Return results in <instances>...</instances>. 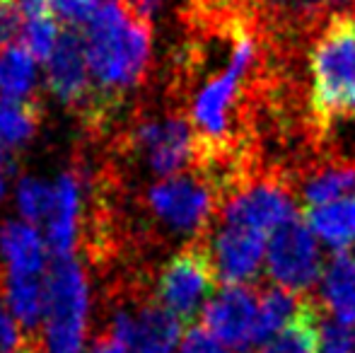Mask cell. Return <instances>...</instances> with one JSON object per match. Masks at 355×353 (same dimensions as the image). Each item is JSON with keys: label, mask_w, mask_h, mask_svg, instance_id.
Segmentation results:
<instances>
[{"label": "cell", "mask_w": 355, "mask_h": 353, "mask_svg": "<svg viewBox=\"0 0 355 353\" xmlns=\"http://www.w3.org/2000/svg\"><path fill=\"white\" fill-rule=\"evenodd\" d=\"M92 87L112 104L143 80L153 56L148 19L126 0H102L85 32Z\"/></svg>", "instance_id": "cell-1"}, {"label": "cell", "mask_w": 355, "mask_h": 353, "mask_svg": "<svg viewBox=\"0 0 355 353\" xmlns=\"http://www.w3.org/2000/svg\"><path fill=\"white\" fill-rule=\"evenodd\" d=\"M309 112L319 128L355 117V10L331 15L309 49Z\"/></svg>", "instance_id": "cell-2"}, {"label": "cell", "mask_w": 355, "mask_h": 353, "mask_svg": "<svg viewBox=\"0 0 355 353\" xmlns=\"http://www.w3.org/2000/svg\"><path fill=\"white\" fill-rule=\"evenodd\" d=\"M89 322V288L75 257H58L46 273L42 353H83Z\"/></svg>", "instance_id": "cell-3"}, {"label": "cell", "mask_w": 355, "mask_h": 353, "mask_svg": "<svg viewBox=\"0 0 355 353\" xmlns=\"http://www.w3.org/2000/svg\"><path fill=\"white\" fill-rule=\"evenodd\" d=\"M215 281L218 273H215L211 245H206L203 237H196L164 264L155 298L174 317L191 322L211 300Z\"/></svg>", "instance_id": "cell-4"}, {"label": "cell", "mask_w": 355, "mask_h": 353, "mask_svg": "<svg viewBox=\"0 0 355 353\" xmlns=\"http://www.w3.org/2000/svg\"><path fill=\"white\" fill-rule=\"evenodd\" d=\"M257 58V42L247 29H237L232 42L230 63L218 78H213L196 94L191 107V121L201 131L206 146L223 143L230 133V109L239 97V87Z\"/></svg>", "instance_id": "cell-5"}, {"label": "cell", "mask_w": 355, "mask_h": 353, "mask_svg": "<svg viewBox=\"0 0 355 353\" xmlns=\"http://www.w3.org/2000/svg\"><path fill=\"white\" fill-rule=\"evenodd\" d=\"M148 206L172 232L201 237L215 216L218 191L211 179L191 175L164 177L148 191Z\"/></svg>", "instance_id": "cell-6"}, {"label": "cell", "mask_w": 355, "mask_h": 353, "mask_svg": "<svg viewBox=\"0 0 355 353\" xmlns=\"http://www.w3.org/2000/svg\"><path fill=\"white\" fill-rule=\"evenodd\" d=\"M266 273L278 288L290 293H307L322 276V252L317 235L309 230L300 213L283 221L268 235Z\"/></svg>", "instance_id": "cell-7"}, {"label": "cell", "mask_w": 355, "mask_h": 353, "mask_svg": "<svg viewBox=\"0 0 355 353\" xmlns=\"http://www.w3.org/2000/svg\"><path fill=\"white\" fill-rule=\"evenodd\" d=\"M295 213L297 208L288 184L278 177H259L244 187H234V191L223 203L220 218L223 223L249 225L271 235Z\"/></svg>", "instance_id": "cell-8"}, {"label": "cell", "mask_w": 355, "mask_h": 353, "mask_svg": "<svg viewBox=\"0 0 355 353\" xmlns=\"http://www.w3.org/2000/svg\"><path fill=\"white\" fill-rule=\"evenodd\" d=\"M259 288L223 286L201 310L203 327L213 332L227 349L247 353L257 349Z\"/></svg>", "instance_id": "cell-9"}, {"label": "cell", "mask_w": 355, "mask_h": 353, "mask_svg": "<svg viewBox=\"0 0 355 353\" xmlns=\"http://www.w3.org/2000/svg\"><path fill=\"white\" fill-rule=\"evenodd\" d=\"M109 334L128 353H177L182 341V320L159 302H136L112 317Z\"/></svg>", "instance_id": "cell-10"}, {"label": "cell", "mask_w": 355, "mask_h": 353, "mask_svg": "<svg viewBox=\"0 0 355 353\" xmlns=\"http://www.w3.org/2000/svg\"><path fill=\"white\" fill-rule=\"evenodd\" d=\"M136 148L145 155L148 167L157 177H177L203 153V141H196L184 119L169 117L145 121L136 131Z\"/></svg>", "instance_id": "cell-11"}, {"label": "cell", "mask_w": 355, "mask_h": 353, "mask_svg": "<svg viewBox=\"0 0 355 353\" xmlns=\"http://www.w3.org/2000/svg\"><path fill=\"white\" fill-rule=\"evenodd\" d=\"M266 232L237 223H223L213 235L211 255L218 281L225 286H247L266 257Z\"/></svg>", "instance_id": "cell-12"}, {"label": "cell", "mask_w": 355, "mask_h": 353, "mask_svg": "<svg viewBox=\"0 0 355 353\" xmlns=\"http://www.w3.org/2000/svg\"><path fill=\"white\" fill-rule=\"evenodd\" d=\"M46 63L49 89L68 107H83L94 89L92 76H89L87 49H85V34L78 27L61 32V39Z\"/></svg>", "instance_id": "cell-13"}, {"label": "cell", "mask_w": 355, "mask_h": 353, "mask_svg": "<svg viewBox=\"0 0 355 353\" xmlns=\"http://www.w3.org/2000/svg\"><path fill=\"white\" fill-rule=\"evenodd\" d=\"M49 245L42 232L27 221H8L0 227V257L8 273L44 276L49 264Z\"/></svg>", "instance_id": "cell-14"}, {"label": "cell", "mask_w": 355, "mask_h": 353, "mask_svg": "<svg viewBox=\"0 0 355 353\" xmlns=\"http://www.w3.org/2000/svg\"><path fill=\"white\" fill-rule=\"evenodd\" d=\"M53 208L46 218V245L53 259L73 257L80 221V182L75 172H63L56 182Z\"/></svg>", "instance_id": "cell-15"}, {"label": "cell", "mask_w": 355, "mask_h": 353, "mask_svg": "<svg viewBox=\"0 0 355 353\" xmlns=\"http://www.w3.org/2000/svg\"><path fill=\"white\" fill-rule=\"evenodd\" d=\"M322 300L331 320L355 327V255L336 252L322 273Z\"/></svg>", "instance_id": "cell-16"}, {"label": "cell", "mask_w": 355, "mask_h": 353, "mask_svg": "<svg viewBox=\"0 0 355 353\" xmlns=\"http://www.w3.org/2000/svg\"><path fill=\"white\" fill-rule=\"evenodd\" d=\"M322 344V312L312 298L302 295L293 320L263 344L259 353H319Z\"/></svg>", "instance_id": "cell-17"}, {"label": "cell", "mask_w": 355, "mask_h": 353, "mask_svg": "<svg viewBox=\"0 0 355 353\" xmlns=\"http://www.w3.org/2000/svg\"><path fill=\"white\" fill-rule=\"evenodd\" d=\"M302 218L309 230L336 252H343L355 242V196L338 198L327 206L302 208Z\"/></svg>", "instance_id": "cell-18"}, {"label": "cell", "mask_w": 355, "mask_h": 353, "mask_svg": "<svg viewBox=\"0 0 355 353\" xmlns=\"http://www.w3.org/2000/svg\"><path fill=\"white\" fill-rule=\"evenodd\" d=\"M302 208H317L355 196V162H327L314 167L300 184Z\"/></svg>", "instance_id": "cell-19"}, {"label": "cell", "mask_w": 355, "mask_h": 353, "mask_svg": "<svg viewBox=\"0 0 355 353\" xmlns=\"http://www.w3.org/2000/svg\"><path fill=\"white\" fill-rule=\"evenodd\" d=\"M5 302L15 322H19L27 332H37L46 317V278L8 273Z\"/></svg>", "instance_id": "cell-20"}, {"label": "cell", "mask_w": 355, "mask_h": 353, "mask_svg": "<svg viewBox=\"0 0 355 353\" xmlns=\"http://www.w3.org/2000/svg\"><path fill=\"white\" fill-rule=\"evenodd\" d=\"M37 78V58L24 44L0 46V94L10 99H29Z\"/></svg>", "instance_id": "cell-21"}, {"label": "cell", "mask_w": 355, "mask_h": 353, "mask_svg": "<svg viewBox=\"0 0 355 353\" xmlns=\"http://www.w3.org/2000/svg\"><path fill=\"white\" fill-rule=\"evenodd\" d=\"M304 293H290L285 288H266L259 293V317H257V349L273 339L278 332L293 320Z\"/></svg>", "instance_id": "cell-22"}, {"label": "cell", "mask_w": 355, "mask_h": 353, "mask_svg": "<svg viewBox=\"0 0 355 353\" xmlns=\"http://www.w3.org/2000/svg\"><path fill=\"white\" fill-rule=\"evenodd\" d=\"M39 126V109L32 99L0 94V153L22 148Z\"/></svg>", "instance_id": "cell-23"}, {"label": "cell", "mask_w": 355, "mask_h": 353, "mask_svg": "<svg viewBox=\"0 0 355 353\" xmlns=\"http://www.w3.org/2000/svg\"><path fill=\"white\" fill-rule=\"evenodd\" d=\"M53 196H56V189L37 177H24L17 184V193H15L19 213L32 225L49 218V213L53 208Z\"/></svg>", "instance_id": "cell-24"}, {"label": "cell", "mask_w": 355, "mask_h": 353, "mask_svg": "<svg viewBox=\"0 0 355 353\" xmlns=\"http://www.w3.org/2000/svg\"><path fill=\"white\" fill-rule=\"evenodd\" d=\"M319 353H355V327L336 320H322Z\"/></svg>", "instance_id": "cell-25"}, {"label": "cell", "mask_w": 355, "mask_h": 353, "mask_svg": "<svg viewBox=\"0 0 355 353\" xmlns=\"http://www.w3.org/2000/svg\"><path fill=\"white\" fill-rule=\"evenodd\" d=\"M49 5L56 17H61L71 27H78V24H87L94 17L102 0H49Z\"/></svg>", "instance_id": "cell-26"}, {"label": "cell", "mask_w": 355, "mask_h": 353, "mask_svg": "<svg viewBox=\"0 0 355 353\" xmlns=\"http://www.w3.org/2000/svg\"><path fill=\"white\" fill-rule=\"evenodd\" d=\"M177 353H230L227 346L203 325H193L179 341Z\"/></svg>", "instance_id": "cell-27"}, {"label": "cell", "mask_w": 355, "mask_h": 353, "mask_svg": "<svg viewBox=\"0 0 355 353\" xmlns=\"http://www.w3.org/2000/svg\"><path fill=\"white\" fill-rule=\"evenodd\" d=\"M0 353H37V349H29V344H24L15 317L3 305H0Z\"/></svg>", "instance_id": "cell-28"}, {"label": "cell", "mask_w": 355, "mask_h": 353, "mask_svg": "<svg viewBox=\"0 0 355 353\" xmlns=\"http://www.w3.org/2000/svg\"><path fill=\"white\" fill-rule=\"evenodd\" d=\"M22 24L24 17L17 3L0 5V46L17 42V37H22Z\"/></svg>", "instance_id": "cell-29"}, {"label": "cell", "mask_w": 355, "mask_h": 353, "mask_svg": "<svg viewBox=\"0 0 355 353\" xmlns=\"http://www.w3.org/2000/svg\"><path fill=\"white\" fill-rule=\"evenodd\" d=\"M89 353H128L126 349H123V344L119 339H114L112 334H104L99 336L97 341H94L92 351Z\"/></svg>", "instance_id": "cell-30"}, {"label": "cell", "mask_w": 355, "mask_h": 353, "mask_svg": "<svg viewBox=\"0 0 355 353\" xmlns=\"http://www.w3.org/2000/svg\"><path fill=\"white\" fill-rule=\"evenodd\" d=\"M126 3L131 5V8L141 15V17L148 19V17H153L159 8H162L164 0H126Z\"/></svg>", "instance_id": "cell-31"}, {"label": "cell", "mask_w": 355, "mask_h": 353, "mask_svg": "<svg viewBox=\"0 0 355 353\" xmlns=\"http://www.w3.org/2000/svg\"><path fill=\"white\" fill-rule=\"evenodd\" d=\"M304 10H324L329 5H336V3H346V0H297Z\"/></svg>", "instance_id": "cell-32"}, {"label": "cell", "mask_w": 355, "mask_h": 353, "mask_svg": "<svg viewBox=\"0 0 355 353\" xmlns=\"http://www.w3.org/2000/svg\"><path fill=\"white\" fill-rule=\"evenodd\" d=\"M5 157H3V153H0V198L5 196Z\"/></svg>", "instance_id": "cell-33"}, {"label": "cell", "mask_w": 355, "mask_h": 353, "mask_svg": "<svg viewBox=\"0 0 355 353\" xmlns=\"http://www.w3.org/2000/svg\"><path fill=\"white\" fill-rule=\"evenodd\" d=\"M8 3H17V0H0V5H8Z\"/></svg>", "instance_id": "cell-34"}, {"label": "cell", "mask_w": 355, "mask_h": 353, "mask_svg": "<svg viewBox=\"0 0 355 353\" xmlns=\"http://www.w3.org/2000/svg\"><path fill=\"white\" fill-rule=\"evenodd\" d=\"M247 3H257V0H247Z\"/></svg>", "instance_id": "cell-35"}]
</instances>
